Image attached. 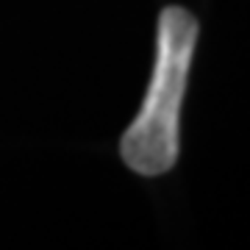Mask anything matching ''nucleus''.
<instances>
[{
  "mask_svg": "<svg viewBox=\"0 0 250 250\" xmlns=\"http://www.w3.org/2000/svg\"><path fill=\"white\" fill-rule=\"evenodd\" d=\"M200 22L187 6H164L156 22V53L142 106L120 136V159L142 178H159L181 159V111Z\"/></svg>",
  "mask_w": 250,
  "mask_h": 250,
  "instance_id": "nucleus-1",
  "label": "nucleus"
}]
</instances>
